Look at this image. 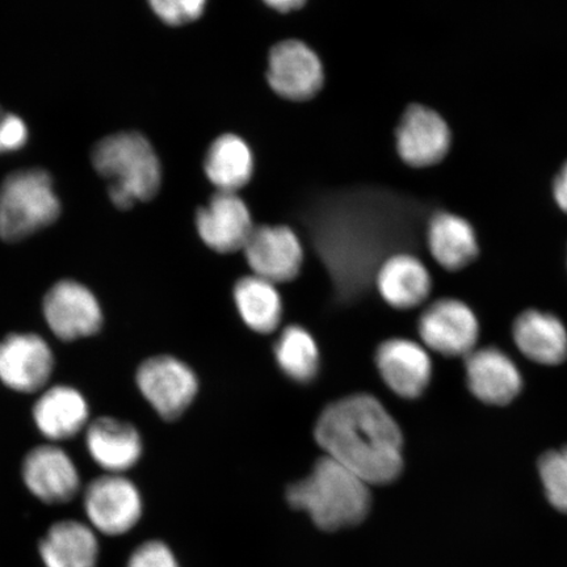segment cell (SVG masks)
<instances>
[{
    "instance_id": "obj_27",
    "label": "cell",
    "mask_w": 567,
    "mask_h": 567,
    "mask_svg": "<svg viewBox=\"0 0 567 567\" xmlns=\"http://www.w3.org/2000/svg\"><path fill=\"white\" fill-rule=\"evenodd\" d=\"M208 0H148L163 23L174 27L193 23L203 16Z\"/></svg>"
},
{
    "instance_id": "obj_31",
    "label": "cell",
    "mask_w": 567,
    "mask_h": 567,
    "mask_svg": "<svg viewBox=\"0 0 567 567\" xmlns=\"http://www.w3.org/2000/svg\"><path fill=\"white\" fill-rule=\"evenodd\" d=\"M271 9L279 12H290L301 9L308 0H265Z\"/></svg>"
},
{
    "instance_id": "obj_29",
    "label": "cell",
    "mask_w": 567,
    "mask_h": 567,
    "mask_svg": "<svg viewBox=\"0 0 567 567\" xmlns=\"http://www.w3.org/2000/svg\"><path fill=\"white\" fill-rule=\"evenodd\" d=\"M27 125L16 115H4L0 118V146L3 153L19 151L27 144Z\"/></svg>"
},
{
    "instance_id": "obj_19",
    "label": "cell",
    "mask_w": 567,
    "mask_h": 567,
    "mask_svg": "<svg viewBox=\"0 0 567 567\" xmlns=\"http://www.w3.org/2000/svg\"><path fill=\"white\" fill-rule=\"evenodd\" d=\"M35 427L51 442H63L87 429L90 406L80 390L55 385L45 390L32 410Z\"/></svg>"
},
{
    "instance_id": "obj_4",
    "label": "cell",
    "mask_w": 567,
    "mask_h": 567,
    "mask_svg": "<svg viewBox=\"0 0 567 567\" xmlns=\"http://www.w3.org/2000/svg\"><path fill=\"white\" fill-rule=\"evenodd\" d=\"M51 174L42 168L19 169L0 186V238L20 243L53 225L61 215Z\"/></svg>"
},
{
    "instance_id": "obj_3",
    "label": "cell",
    "mask_w": 567,
    "mask_h": 567,
    "mask_svg": "<svg viewBox=\"0 0 567 567\" xmlns=\"http://www.w3.org/2000/svg\"><path fill=\"white\" fill-rule=\"evenodd\" d=\"M92 165L110 182L113 205L130 210L137 203L153 200L159 193L162 168L151 142L138 132L112 134L97 142Z\"/></svg>"
},
{
    "instance_id": "obj_20",
    "label": "cell",
    "mask_w": 567,
    "mask_h": 567,
    "mask_svg": "<svg viewBox=\"0 0 567 567\" xmlns=\"http://www.w3.org/2000/svg\"><path fill=\"white\" fill-rule=\"evenodd\" d=\"M513 336L517 349L537 364L558 365L567 359V330L555 315L524 311L516 318Z\"/></svg>"
},
{
    "instance_id": "obj_32",
    "label": "cell",
    "mask_w": 567,
    "mask_h": 567,
    "mask_svg": "<svg viewBox=\"0 0 567 567\" xmlns=\"http://www.w3.org/2000/svg\"><path fill=\"white\" fill-rule=\"evenodd\" d=\"M0 153H3V151H2V146H0Z\"/></svg>"
},
{
    "instance_id": "obj_26",
    "label": "cell",
    "mask_w": 567,
    "mask_h": 567,
    "mask_svg": "<svg viewBox=\"0 0 567 567\" xmlns=\"http://www.w3.org/2000/svg\"><path fill=\"white\" fill-rule=\"evenodd\" d=\"M538 473L550 505L567 514V445L544 453L538 461Z\"/></svg>"
},
{
    "instance_id": "obj_1",
    "label": "cell",
    "mask_w": 567,
    "mask_h": 567,
    "mask_svg": "<svg viewBox=\"0 0 567 567\" xmlns=\"http://www.w3.org/2000/svg\"><path fill=\"white\" fill-rule=\"evenodd\" d=\"M315 436L326 456L368 485H389L403 471L400 424L379 399L368 393L343 396L318 416Z\"/></svg>"
},
{
    "instance_id": "obj_14",
    "label": "cell",
    "mask_w": 567,
    "mask_h": 567,
    "mask_svg": "<svg viewBox=\"0 0 567 567\" xmlns=\"http://www.w3.org/2000/svg\"><path fill=\"white\" fill-rule=\"evenodd\" d=\"M396 151L409 166H434L444 159L451 147L449 124L427 106H409L396 127Z\"/></svg>"
},
{
    "instance_id": "obj_10",
    "label": "cell",
    "mask_w": 567,
    "mask_h": 567,
    "mask_svg": "<svg viewBox=\"0 0 567 567\" xmlns=\"http://www.w3.org/2000/svg\"><path fill=\"white\" fill-rule=\"evenodd\" d=\"M54 372V353L44 338L13 332L0 340V381L19 393L44 389Z\"/></svg>"
},
{
    "instance_id": "obj_5",
    "label": "cell",
    "mask_w": 567,
    "mask_h": 567,
    "mask_svg": "<svg viewBox=\"0 0 567 567\" xmlns=\"http://www.w3.org/2000/svg\"><path fill=\"white\" fill-rule=\"evenodd\" d=\"M136 384L148 405L167 422L179 420L200 389L193 368L169 354L146 359L138 367Z\"/></svg>"
},
{
    "instance_id": "obj_30",
    "label": "cell",
    "mask_w": 567,
    "mask_h": 567,
    "mask_svg": "<svg viewBox=\"0 0 567 567\" xmlns=\"http://www.w3.org/2000/svg\"><path fill=\"white\" fill-rule=\"evenodd\" d=\"M553 195L563 212L567 213V162L559 169L555 183H553Z\"/></svg>"
},
{
    "instance_id": "obj_9",
    "label": "cell",
    "mask_w": 567,
    "mask_h": 567,
    "mask_svg": "<svg viewBox=\"0 0 567 567\" xmlns=\"http://www.w3.org/2000/svg\"><path fill=\"white\" fill-rule=\"evenodd\" d=\"M244 252L252 275L276 286L295 280L305 259L301 239L286 225L255 226Z\"/></svg>"
},
{
    "instance_id": "obj_18",
    "label": "cell",
    "mask_w": 567,
    "mask_h": 567,
    "mask_svg": "<svg viewBox=\"0 0 567 567\" xmlns=\"http://www.w3.org/2000/svg\"><path fill=\"white\" fill-rule=\"evenodd\" d=\"M373 280L381 299L399 310L421 307L432 290L429 268L408 252L393 254L382 260Z\"/></svg>"
},
{
    "instance_id": "obj_7",
    "label": "cell",
    "mask_w": 567,
    "mask_h": 567,
    "mask_svg": "<svg viewBox=\"0 0 567 567\" xmlns=\"http://www.w3.org/2000/svg\"><path fill=\"white\" fill-rule=\"evenodd\" d=\"M417 332L425 349L445 358H465L476 350L480 322L470 305L441 299L423 310Z\"/></svg>"
},
{
    "instance_id": "obj_2",
    "label": "cell",
    "mask_w": 567,
    "mask_h": 567,
    "mask_svg": "<svg viewBox=\"0 0 567 567\" xmlns=\"http://www.w3.org/2000/svg\"><path fill=\"white\" fill-rule=\"evenodd\" d=\"M287 501L328 532L359 526L372 506L370 485L326 455L316 461L309 476L287 488Z\"/></svg>"
},
{
    "instance_id": "obj_8",
    "label": "cell",
    "mask_w": 567,
    "mask_h": 567,
    "mask_svg": "<svg viewBox=\"0 0 567 567\" xmlns=\"http://www.w3.org/2000/svg\"><path fill=\"white\" fill-rule=\"evenodd\" d=\"M84 509L92 527L102 534L124 535L141 519V494L123 474L109 473L90 482L84 492Z\"/></svg>"
},
{
    "instance_id": "obj_16",
    "label": "cell",
    "mask_w": 567,
    "mask_h": 567,
    "mask_svg": "<svg viewBox=\"0 0 567 567\" xmlns=\"http://www.w3.org/2000/svg\"><path fill=\"white\" fill-rule=\"evenodd\" d=\"M466 384L481 402L506 406L523 389V375L515 361L496 347L476 349L465 357Z\"/></svg>"
},
{
    "instance_id": "obj_22",
    "label": "cell",
    "mask_w": 567,
    "mask_h": 567,
    "mask_svg": "<svg viewBox=\"0 0 567 567\" xmlns=\"http://www.w3.org/2000/svg\"><path fill=\"white\" fill-rule=\"evenodd\" d=\"M40 555L47 567H96L99 543L86 524L60 522L42 538Z\"/></svg>"
},
{
    "instance_id": "obj_15",
    "label": "cell",
    "mask_w": 567,
    "mask_h": 567,
    "mask_svg": "<svg viewBox=\"0 0 567 567\" xmlns=\"http://www.w3.org/2000/svg\"><path fill=\"white\" fill-rule=\"evenodd\" d=\"M203 243L217 254L244 250L255 228L250 209L237 194L217 193L196 213Z\"/></svg>"
},
{
    "instance_id": "obj_21",
    "label": "cell",
    "mask_w": 567,
    "mask_h": 567,
    "mask_svg": "<svg viewBox=\"0 0 567 567\" xmlns=\"http://www.w3.org/2000/svg\"><path fill=\"white\" fill-rule=\"evenodd\" d=\"M427 244L436 264L452 272L471 266L480 252L473 226L465 218L449 212H441L432 217Z\"/></svg>"
},
{
    "instance_id": "obj_25",
    "label": "cell",
    "mask_w": 567,
    "mask_h": 567,
    "mask_svg": "<svg viewBox=\"0 0 567 567\" xmlns=\"http://www.w3.org/2000/svg\"><path fill=\"white\" fill-rule=\"evenodd\" d=\"M276 364L287 379L308 385L321 370V352L317 340L300 324H289L274 346Z\"/></svg>"
},
{
    "instance_id": "obj_13",
    "label": "cell",
    "mask_w": 567,
    "mask_h": 567,
    "mask_svg": "<svg viewBox=\"0 0 567 567\" xmlns=\"http://www.w3.org/2000/svg\"><path fill=\"white\" fill-rule=\"evenodd\" d=\"M21 476L30 492L48 505H63L80 492L81 477L74 461L60 446H35L27 453Z\"/></svg>"
},
{
    "instance_id": "obj_28",
    "label": "cell",
    "mask_w": 567,
    "mask_h": 567,
    "mask_svg": "<svg viewBox=\"0 0 567 567\" xmlns=\"http://www.w3.org/2000/svg\"><path fill=\"white\" fill-rule=\"evenodd\" d=\"M126 567H179V564L166 544L154 540L140 545Z\"/></svg>"
},
{
    "instance_id": "obj_11",
    "label": "cell",
    "mask_w": 567,
    "mask_h": 567,
    "mask_svg": "<svg viewBox=\"0 0 567 567\" xmlns=\"http://www.w3.org/2000/svg\"><path fill=\"white\" fill-rule=\"evenodd\" d=\"M267 80L281 97L293 102L308 101L323 86L322 62L305 42L282 41L269 53Z\"/></svg>"
},
{
    "instance_id": "obj_6",
    "label": "cell",
    "mask_w": 567,
    "mask_h": 567,
    "mask_svg": "<svg viewBox=\"0 0 567 567\" xmlns=\"http://www.w3.org/2000/svg\"><path fill=\"white\" fill-rule=\"evenodd\" d=\"M42 311L49 329L63 342L94 337L104 324L97 297L84 284L73 279L56 281L49 288Z\"/></svg>"
},
{
    "instance_id": "obj_12",
    "label": "cell",
    "mask_w": 567,
    "mask_h": 567,
    "mask_svg": "<svg viewBox=\"0 0 567 567\" xmlns=\"http://www.w3.org/2000/svg\"><path fill=\"white\" fill-rule=\"evenodd\" d=\"M374 363L385 385L403 400L420 399L431 384L432 360L429 350L414 340H385L375 350Z\"/></svg>"
},
{
    "instance_id": "obj_23",
    "label": "cell",
    "mask_w": 567,
    "mask_h": 567,
    "mask_svg": "<svg viewBox=\"0 0 567 567\" xmlns=\"http://www.w3.org/2000/svg\"><path fill=\"white\" fill-rule=\"evenodd\" d=\"M233 299L248 329L264 336L279 329L284 302L276 284L257 275L245 276L234 286Z\"/></svg>"
},
{
    "instance_id": "obj_24",
    "label": "cell",
    "mask_w": 567,
    "mask_h": 567,
    "mask_svg": "<svg viewBox=\"0 0 567 567\" xmlns=\"http://www.w3.org/2000/svg\"><path fill=\"white\" fill-rule=\"evenodd\" d=\"M205 174L218 193H233L251 181L254 157L250 146L236 134H224L209 147L204 162Z\"/></svg>"
},
{
    "instance_id": "obj_17",
    "label": "cell",
    "mask_w": 567,
    "mask_h": 567,
    "mask_svg": "<svg viewBox=\"0 0 567 567\" xmlns=\"http://www.w3.org/2000/svg\"><path fill=\"white\" fill-rule=\"evenodd\" d=\"M86 446L92 460L111 474L132 470L144 453L137 427L113 416L97 417L87 425Z\"/></svg>"
}]
</instances>
